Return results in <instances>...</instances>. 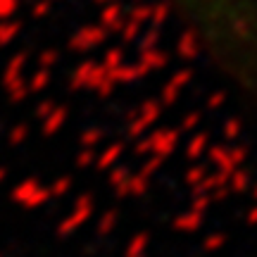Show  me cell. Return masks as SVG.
<instances>
[{"label": "cell", "mask_w": 257, "mask_h": 257, "mask_svg": "<svg viewBox=\"0 0 257 257\" xmlns=\"http://www.w3.org/2000/svg\"><path fill=\"white\" fill-rule=\"evenodd\" d=\"M252 3H255V5H257V0H252Z\"/></svg>", "instance_id": "cell-1"}]
</instances>
